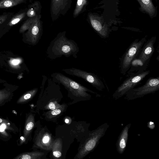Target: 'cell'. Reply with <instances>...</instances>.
<instances>
[{
    "instance_id": "obj_28",
    "label": "cell",
    "mask_w": 159,
    "mask_h": 159,
    "mask_svg": "<svg viewBox=\"0 0 159 159\" xmlns=\"http://www.w3.org/2000/svg\"><path fill=\"white\" fill-rule=\"evenodd\" d=\"M65 122L66 123H68L69 122V120L68 119H66L65 120Z\"/></svg>"
},
{
    "instance_id": "obj_24",
    "label": "cell",
    "mask_w": 159,
    "mask_h": 159,
    "mask_svg": "<svg viewBox=\"0 0 159 159\" xmlns=\"http://www.w3.org/2000/svg\"><path fill=\"white\" fill-rule=\"evenodd\" d=\"M38 89H36L31 92L24 95L18 101V103H22L26 102L27 100L31 98L37 93Z\"/></svg>"
},
{
    "instance_id": "obj_22",
    "label": "cell",
    "mask_w": 159,
    "mask_h": 159,
    "mask_svg": "<svg viewBox=\"0 0 159 159\" xmlns=\"http://www.w3.org/2000/svg\"><path fill=\"white\" fill-rule=\"evenodd\" d=\"M65 108L66 105L63 104L60 107L53 110H51L46 113L45 114L46 117L49 119L56 117L63 112Z\"/></svg>"
},
{
    "instance_id": "obj_21",
    "label": "cell",
    "mask_w": 159,
    "mask_h": 159,
    "mask_svg": "<svg viewBox=\"0 0 159 159\" xmlns=\"http://www.w3.org/2000/svg\"><path fill=\"white\" fill-rule=\"evenodd\" d=\"M25 0H0V8L11 7L23 3Z\"/></svg>"
},
{
    "instance_id": "obj_13",
    "label": "cell",
    "mask_w": 159,
    "mask_h": 159,
    "mask_svg": "<svg viewBox=\"0 0 159 159\" xmlns=\"http://www.w3.org/2000/svg\"><path fill=\"white\" fill-rule=\"evenodd\" d=\"M156 40V37H153L144 43V46L137 57L144 61L149 62L154 52V44Z\"/></svg>"
},
{
    "instance_id": "obj_15",
    "label": "cell",
    "mask_w": 159,
    "mask_h": 159,
    "mask_svg": "<svg viewBox=\"0 0 159 159\" xmlns=\"http://www.w3.org/2000/svg\"><path fill=\"white\" fill-rule=\"evenodd\" d=\"M42 6L39 1H35L30 5L26 12V15L29 17H33L41 15Z\"/></svg>"
},
{
    "instance_id": "obj_29",
    "label": "cell",
    "mask_w": 159,
    "mask_h": 159,
    "mask_svg": "<svg viewBox=\"0 0 159 159\" xmlns=\"http://www.w3.org/2000/svg\"><path fill=\"white\" fill-rule=\"evenodd\" d=\"M3 122V120L0 118V123H1Z\"/></svg>"
},
{
    "instance_id": "obj_20",
    "label": "cell",
    "mask_w": 159,
    "mask_h": 159,
    "mask_svg": "<svg viewBox=\"0 0 159 159\" xmlns=\"http://www.w3.org/2000/svg\"><path fill=\"white\" fill-rule=\"evenodd\" d=\"M87 3V0H77L73 12V17L76 18L85 10Z\"/></svg>"
},
{
    "instance_id": "obj_19",
    "label": "cell",
    "mask_w": 159,
    "mask_h": 159,
    "mask_svg": "<svg viewBox=\"0 0 159 159\" xmlns=\"http://www.w3.org/2000/svg\"><path fill=\"white\" fill-rule=\"evenodd\" d=\"M143 10L148 13L150 16L155 13V10L152 0H137Z\"/></svg>"
},
{
    "instance_id": "obj_7",
    "label": "cell",
    "mask_w": 159,
    "mask_h": 159,
    "mask_svg": "<svg viewBox=\"0 0 159 159\" xmlns=\"http://www.w3.org/2000/svg\"><path fill=\"white\" fill-rule=\"evenodd\" d=\"M150 73L149 70H146L140 74L128 76L114 93L113 98L117 100L122 97L129 89L139 84Z\"/></svg>"
},
{
    "instance_id": "obj_9",
    "label": "cell",
    "mask_w": 159,
    "mask_h": 159,
    "mask_svg": "<svg viewBox=\"0 0 159 159\" xmlns=\"http://www.w3.org/2000/svg\"><path fill=\"white\" fill-rule=\"evenodd\" d=\"M72 0H51L50 11L52 21L64 16L71 7Z\"/></svg>"
},
{
    "instance_id": "obj_27",
    "label": "cell",
    "mask_w": 159,
    "mask_h": 159,
    "mask_svg": "<svg viewBox=\"0 0 159 159\" xmlns=\"http://www.w3.org/2000/svg\"><path fill=\"white\" fill-rule=\"evenodd\" d=\"M20 61L17 59L14 60L12 61V64L13 65H16L20 63Z\"/></svg>"
},
{
    "instance_id": "obj_3",
    "label": "cell",
    "mask_w": 159,
    "mask_h": 159,
    "mask_svg": "<svg viewBox=\"0 0 159 159\" xmlns=\"http://www.w3.org/2000/svg\"><path fill=\"white\" fill-rule=\"evenodd\" d=\"M109 125L107 123L102 124L97 129L89 132L84 143L80 147L75 158L82 159L96 148L99 141L105 134Z\"/></svg>"
},
{
    "instance_id": "obj_4",
    "label": "cell",
    "mask_w": 159,
    "mask_h": 159,
    "mask_svg": "<svg viewBox=\"0 0 159 159\" xmlns=\"http://www.w3.org/2000/svg\"><path fill=\"white\" fill-rule=\"evenodd\" d=\"M146 41L145 38L140 40L139 39H136L128 48L120 59L119 66L122 74L125 75L126 74L131 61L137 57Z\"/></svg>"
},
{
    "instance_id": "obj_26",
    "label": "cell",
    "mask_w": 159,
    "mask_h": 159,
    "mask_svg": "<svg viewBox=\"0 0 159 159\" xmlns=\"http://www.w3.org/2000/svg\"><path fill=\"white\" fill-rule=\"evenodd\" d=\"M7 15H3L0 16V24L4 22L7 18Z\"/></svg>"
},
{
    "instance_id": "obj_12",
    "label": "cell",
    "mask_w": 159,
    "mask_h": 159,
    "mask_svg": "<svg viewBox=\"0 0 159 159\" xmlns=\"http://www.w3.org/2000/svg\"><path fill=\"white\" fill-rule=\"evenodd\" d=\"M149 62L138 57L134 58L131 61L129 69L126 73V76L137 75L146 71Z\"/></svg>"
},
{
    "instance_id": "obj_16",
    "label": "cell",
    "mask_w": 159,
    "mask_h": 159,
    "mask_svg": "<svg viewBox=\"0 0 159 159\" xmlns=\"http://www.w3.org/2000/svg\"><path fill=\"white\" fill-rule=\"evenodd\" d=\"M62 145V140L60 138L54 140L51 150L53 156L55 158H59L61 156Z\"/></svg>"
},
{
    "instance_id": "obj_5",
    "label": "cell",
    "mask_w": 159,
    "mask_h": 159,
    "mask_svg": "<svg viewBox=\"0 0 159 159\" xmlns=\"http://www.w3.org/2000/svg\"><path fill=\"white\" fill-rule=\"evenodd\" d=\"M159 90V77H150L143 85L129 89L125 94L124 98L131 100L155 93Z\"/></svg>"
},
{
    "instance_id": "obj_2",
    "label": "cell",
    "mask_w": 159,
    "mask_h": 159,
    "mask_svg": "<svg viewBox=\"0 0 159 159\" xmlns=\"http://www.w3.org/2000/svg\"><path fill=\"white\" fill-rule=\"evenodd\" d=\"M51 77L54 82L62 85L67 90L69 95L74 97L89 99L91 96L87 92L97 94L61 73H52Z\"/></svg>"
},
{
    "instance_id": "obj_17",
    "label": "cell",
    "mask_w": 159,
    "mask_h": 159,
    "mask_svg": "<svg viewBox=\"0 0 159 159\" xmlns=\"http://www.w3.org/2000/svg\"><path fill=\"white\" fill-rule=\"evenodd\" d=\"M44 153L40 151H35L22 153L15 158L16 159H40Z\"/></svg>"
},
{
    "instance_id": "obj_14",
    "label": "cell",
    "mask_w": 159,
    "mask_h": 159,
    "mask_svg": "<svg viewBox=\"0 0 159 159\" xmlns=\"http://www.w3.org/2000/svg\"><path fill=\"white\" fill-rule=\"evenodd\" d=\"M131 125L130 123L126 125L123 128L116 143V149L118 152L122 154L125 152L127 143L129 132Z\"/></svg>"
},
{
    "instance_id": "obj_10",
    "label": "cell",
    "mask_w": 159,
    "mask_h": 159,
    "mask_svg": "<svg viewBox=\"0 0 159 159\" xmlns=\"http://www.w3.org/2000/svg\"><path fill=\"white\" fill-rule=\"evenodd\" d=\"M54 141L51 134L43 129L36 137L35 144L40 148L49 151L52 149Z\"/></svg>"
},
{
    "instance_id": "obj_18",
    "label": "cell",
    "mask_w": 159,
    "mask_h": 159,
    "mask_svg": "<svg viewBox=\"0 0 159 159\" xmlns=\"http://www.w3.org/2000/svg\"><path fill=\"white\" fill-rule=\"evenodd\" d=\"M34 125V116L33 114H30L27 118L24 130V136L27 138L31 133Z\"/></svg>"
},
{
    "instance_id": "obj_25",
    "label": "cell",
    "mask_w": 159,
    "mask_h": 159,
    "mask_svg": "<svg viewBox=\"0 0 159 159\" xmlns=\"http://www.w3.org/2000/svg\"><path fill=\"white\" fill-rule=\"evenodd\" d=\"M56 102L52 101L49 102L45 107L46 109L53 110L59 108L62 106Z\"/></svg>"
},
{
    "instance_id": "obj_6",
    "label": "cell",
    "mask_w": 159,
    "mask_h": 159,
    "mask_svg": "<svg viewBox=\"0 0 159 159\" xmlns=\"http://www.w3.org/2000/svg\"><path fill=\"white\" fill-rule=\"evenodd\" d=\"M62 71L70 75L84 79L98 91H102L105 89L102 81L94 73L74 68L63 69Z\"/></svg>"
},
{
    "instance_id": "obj_11",
    "label": "cell",
    "mask_w": 159,
    "mask_h": 159,
    "mask_svg": "<svg viewBox=\"0 0 159 159\" xmlns=\"http://www.w3.org/2000/svg\"><path fill=\"white\" fill-rule=\"evenodd\" d=\"M88 17L91 26L94 29L102 38L108 36V28L107 25L102 21L101 17L92 13H89Z\"/></svg>"
},
{
    "instance_id": "obj_23",
    "label": "cell",
    "mask_w": 159,
    "mask_h": 159,
    "mask_svg": "<svg viewBox=\"0 0 159 159\" xmlns=\"http://www.w3.org/2000/svg\"><path fill=\"white\" fill-rule=\"evenodd\" d=\"M26 15V12H24L18 14L14 16L8 23L9 25H13L20 21Z\"/></svg>"
},
{
    "instance_id": "obj_8",
    "label": "cell",
    "mask_w": 159,
    "mask_h": 159,
    "mask_svg": "<svg viewBox=\"0 0 159 159\" xmlns=\"http://www.w3.org/2000/svg\"><path fill=\"white\" fill-rule=\"evenodd\" d=\"M41 18V15L29 18L21 27L22 30H28L29 34L34 44L38 43L43 34V22L40 20Z\"/></svg>"
},
{
    "instance_id": "obj_1",
    "label": "cell",
    "mask_w": 159,
    "mask_h": 159,
    "mask_svg": "<svg viewBox=\"0 0 159 159\" xmlns=\"http://www.w3.org/2000/svg\"><path fill=\"white\" fill-rule=\"evenodd\" d=\"M66 34V31L60 32L51 41L46 51L48 58L55 59L62 56L77 58L79 51L78 44L74 40L68 39Z\"/></svg>"
}]
</instances>
